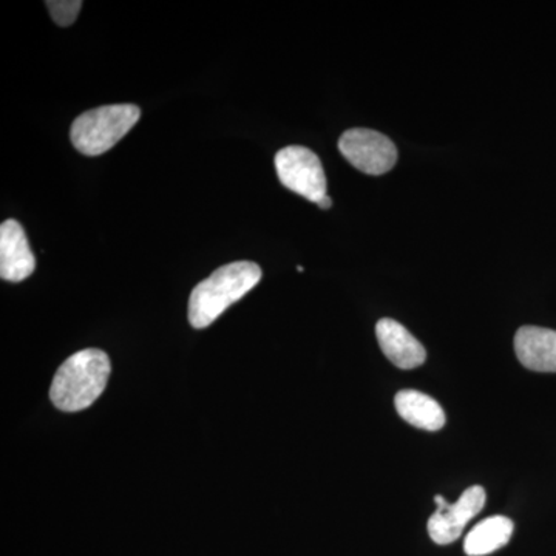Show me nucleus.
Instances as JSON below:
<instances>
[{"label":"nucleus","mask_w":556,"mask_h":556,"mask_svg":"<svg viewBox=\"0 0 556 556\" xmlns=\"http://www.w3.org/2000/svg\"><path fill=\"white\" fill-rule=\"evenodd\" d=\"M485 490L482 486H468L455 504H450L442 495L434 496L438 510L428 519V533L441 546L455 543L463 535L470 519L477 517L485 506Z\"/></svg>","instance_id":"obj_6"},{"label":"nucleus","mask_w":556,"mask_h":556,"mask_svg":"<svg viewBox=\"0 0 556 556\" xmlns=\"http://www.w3.org/2000/svg\"><path fill=\"white\" fill-rule=\"evenodd\" d=\"M278 179L291 192L318 203L327 195V175L313 150L289 146L276 155Z\"/></svg>","instance_id":"obj_4"},{"label":"nucleus","mask_w":556,"mask_h":556,"mask_svg":"<svg viewBox=\"0 0 556 556\" xmlns=\"http://www.w3.org/2000/svg\"><path fill=\"white\" fill-rule=\"evenodd\" d=\"M317 206L321 208H329L332 206V201L328 195H325L324 199L318 201Z\"/></svg>","instance_id":"obj_13"},{"label":"nucleus","mask_w":556,"mask_h":556,"mask_svg":"<svg viewBox=\"0 0 556 556\" xmlns=\"http://www.w3.org/2000/svg\"><path fill=\"white\" fill-rule=\"evenodd\" d=\"M36 260L24 228L16 219H7L0 226V277L20 283L35 273Z\"/></svg>","instance_id":"obj_7"},{"label":"nucleus","mask_w":556,"mask_h":556,"mask_svg":"<svg viewBox=\"0 0 556 556\" xmlns=\"http://www.w3.org/2000/svg\"><path fill=\"white\" fill-rule=\"evenodd\" d=\"M339 149L356 169L368 175H383L393 169L397 149L386 135L371 129L346 130Z\"/></svg>","instance_id":"obj_5"},{"label":"nucleus","mask_w":556,"mask_h":556,"mask_svg":"<svg viewBox=\"0 0 556 556\" xmlns=\"http://www.w3.org/2000/svg\"><path fill=\"white\" fill-rule=\"evenodd\" d=\"M376 336L383 354L397 368H417L427 361V351L422 343L393 318L379 320L376 325Z\"/></svg>","instance_id":"obj_8"},{"label":"nucleus","mask_w":556,"mask_h":556,"mask_svg":"<svg viewBox=\"0 0 556 556\" xmlns=\"http://www.w3.org/2000/svg\"><path fill=\"white\" fill-rule=\"evenodd\" d=\"M46 5L49 7L51 20L61 27L72 25L83 9V2L79 0H49Z\"/></svg>","instance_id":"obj_12"},{"label":"nucleus","mask_w":556,"mask_h":556,"mask_svg":"<svg viewBox=\"0 0 556 556\" xmlns=\"http://www.w3.org/2000/svg\"><path fill=\"white\" fill-rule=\"evenodd\" d=\"M515 351L527 369L556 372V331L548 328L522 327L515 336Z\"/></svg>","instance_id":"obj_9"},{"label":"nucleus","mask_w":556,"mask_h":556,"mask_svg":"<svg viewBox=\"0 0 556 556\" xmlns=\"http://www.w3.org/2000/svg\"><path fill=\"white\" fill-rule=\"evenodd\" d=\"M394 405L399 416L409 426L428 431H438L445 426V413L441 404L420 391H399Z\"/></svg>","instance_id":"obj_10"},{"label":"nucleus","mask_w":556,"mask_h":556,"mask_svg":"<svg viewBox=\"0 0 556 556\" xmlns=\"http://www.w3.org/2000/svg\"><path fill=\"white\" fill-rule=\"evenodd\" d=\"M260 278L262 269L257 263L252 262L229 263L215 270L211 277L197 285L190 294V325L203 329L214 324L229 306L257 287Z\"/></svg>","instance_id":"obj_1"},{"label":"nucleus","mask_w":556,"mask_h":556,"mask_svg":"<svg viewBox=\"0 0 556 556\" xmlns=\"http://www.w3.org/2000/svg\"><path fill=\"white\" fill-rule=\"evenodd\" d=\"M110 358L104 351H78L54 375L50 399L61 412L76 413L89 408L108 387Z\"/></svg>","instance_id":"obj_2"},{"label":"nucleus","mask_w":556,"mask_h":556,"mask_svg":"<svg viewBox=\"0 0 556 556\" xmlns=\"http://www.w3.org/2000/svg\"><path fill=\"white\" fill-rule=\"evenodd\" d=\"M515 525L510 518H486L478 522L464 541V551L468 556H484L493 554L497 548L506 546L514 535Z\"/></svg>","instance_id":"obj_11"},{"label":"nucleus","mask_w":556,"mask_h":556,"mask_svg":"<svg viewBox=\"0 0 556 556\" xmlns=\"http://www.w3.org/2000/svg\"><path fill=\"white\" fill-rule=\"evenodd\" d=\"M141 116L135 104H112L89 110L73 123V146L83 155L98 156L109 152L126 137Z\"/></svg>","instance_id":"obj_3"}]
</instances>
